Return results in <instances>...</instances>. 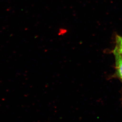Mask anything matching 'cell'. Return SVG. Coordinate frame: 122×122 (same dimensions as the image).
Masks as SVG:
<instances>
[{
    "mask_svg": "<svg viewBox=\"0 0 122 122\" xmlns=\"http://www.w3.org/2000/svg\"><path fill=\"white\" fill-rule=\"evenodd\" d=\"M113 53L115 57L117 72L122 81V56L116 52L113 51Z\"/></svg>",
    "mask_w": 122,
    "mask_h": 122,
    "instance_id": "obj_1",
    "label": "cell"
},
{
    "mask_svg": "<svg viewBox=\"0 0 122 122\" xmlns=\"http://www.w3.org/2000/svg\"><path fill=\"white\" fill-rule=\"evenodd\" d=\"M114 52H118L122 56V37L117 36L116 39V47L114 49Z\"/></svg>",
    "mask_w": 122,
    "mask_h": 122,
    "instance_id": "obj_2",
    "label": "cell"
}]
</instances>
